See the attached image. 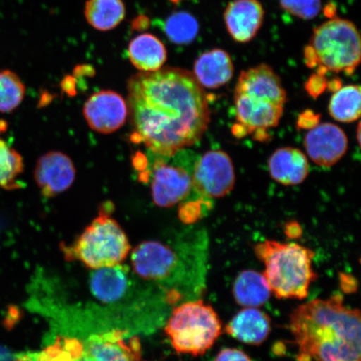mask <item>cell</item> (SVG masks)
Masks as SVG:
<instances>
[{
	"instance_id": "obj_1",
	"label": "cell",
	"mask_w": 361,
	"mask_h": 361,
	"mask_svg": "<svg viewBox=\"0 0 361 361\" xmlns=\"http://www.w3.org/2000/svg\"><path fill=\"white\" fill-rule=\"evenodd\" d=\"M134 142L169 156L200 141L210 121L204 90L190 71L165 67L139 72L128 81Z\"/></svg>"
},
{
	"instance_id": "obj_2",
	"label": "cell",
	"mask_w": 361,
	"mask_h": 361,
	"mask_svg": "<svg viewBox=\"0 0 361 361\" xmlns=\"http://www.w3.org/2000/svg\"><path fill=\"white\" fill-rule=\"evenodd\" d=\"M288 329L297 361H360V312L347 307L338 293L298 306Z\"/></svg>"
},
{
	"instance_id": "obj_3",
	"label": "cell",
	"mask_w": 361,
	"mask_h": 361,
	"mask_svg": "<svg viewBox=\"0 0 361 361\" xmlns=\"http://www.w3.org/2000/svg\"><path fill=\"white\" fill-rule=\"evenodd\" d=\"M209 258L206 230L192 227L165 240L139 243L130 254V264L140 278L171 284L180 299L193 300L206 290Z\"/></svg>"
},
{
	"instance_id": "obj_4",
	"label": "cell",
	"mask_w": 361,
	"mask_h": 361,
	"mask_svg": "<svg viewBox=\"0 0 361 361\" xmlns=\"http://www.w3.org/2000/svg\"><path fill=\"white\" fill-rule=\"evenodd\" d=\"M264 264V276L278 299L304 300L310 284L318 278L312 269L315 252L296 243L265 240L255 247Z\"/></svg>"
},
{
	"instance_id": "obj_5",
	"label": "cell",
	"mask_w": 361,
	"mask_h": 361,
	"mask_svg": "<svg viewBox=\"0 0 361 361\" xmlns=\"http://www.w3.org/2000/svg\"><path fill=\"white\" fill-rule=\"evenodd\" d=\"M164 331L178 354L202 355L222 335V322L210 305L202 300H188L173 310Z\"/></svg>"
},
{
	"instance_id": "obj_6",
	"label": "cell",
	"mask_w": 361,
	"mask_h": 361,
	"mask_svg": "<svg viewBox=\"0 0 361 361\" xmlns=\"http://www.w3.org/2000/svg\"><path fill=\"white\" fill-rule=\"evenodd\" d=\"M309 47L314 56L316 72L353 75L360 63V36L350 20L335 17L315 28Z\"/></svg>"
},
{
	"instance_id": "obj_7",
	"label": "cell",
	"mask_w": 361,
	"mask_h": 361,
	"mask_svg": "<svg viewBox=\"0 0 361 361\" xmlns=\"http://www.w3.org/2000/svg\"><path fill=\"white\" fill-rule=\"evenodd\" d=\"M128 236L109 214H102L85 228L73 245L64 248L67 260L93 270L123 263L130 252Z\"/></svg>"
},
{
	"instance_id": "obj_8",
	"label": "cell",
	"mask_w": 361,
	"mask_h": 361,
	"mask_svg": "<svg viewBox=\"0 0 361 361\" xmlns=\"http://www.w3.org/2000/svg\"><path fill=\"white\" fill-rule=\"evenodd\" d=\"M148 174L153 202L171 207L186 200L192 192V174L197 157L187 149L169 156L155 155Z\"/></svg>"
},
{
	"instance_id": "obj_9",
	"label": "cell",
	"mask_w": 361,
	"mask_h": 361,
	"mask_svg": "<svg viewBox=\"0 0 361 361\" xmlns=\"http://www.w3.org/2000/svg\"><path fill=\"white\" fill-rule=\"evenodd\" d=\"M234 184L235 171L227 153L213 150L197 157L192 174V192L197 200L223 197L233 190Z\"/></svg>"
},
{
	"instance_id": "obj_10",
	"label": "cell",
	"mask_w": 361,
	"mask_h": 361,
	"mask_svg": "<svg viewBox=\"0 0 361 361\" xmlns=\"http://www.w3.org/2000/svg\"><path fill=\"white\" fill-rule=\"evenodd\" d=\"M123 329H112L88 338L84 343L80 361H140L141 341L137 336L128 337Z\"/></svg>"
},
{
	"instance_id": "obj_11",
	"label": "cell",
	"mask_w": 361,
	"mask_h": 361,
	"mask_svg": "<svg viewBox=\"0 0 361 361\" xmlns=\"http://www.w3.org/2000/svg\"><path fill=\"white\" fill-rule=\"evenodd\" d=\"M83 114L94 132L111 134L125 124L128 116V103L114 90H101L92 94L85 102Z\"/></svg>"
},
{
	"instance_id": "obj_12",
	"label": "cell",
	"mask_w": 361,
	"mask_h": 361,
	"mask_svg": "<svg viewBox=\"0 0 361 361\" xmlns=\"http://www.w3.org/2000/svg\"><path fill=\"white\" fill-rule=\"evenodd\" d=\"M76 176L73 161L61 152L52 151L39 158L34 178L45 197L65 192L73 185Z\"/></svg>"
},
{
	"instance_id": "obj_13",
	"label": "cell",
	"mask_w": 361,
	"mask_h": 361,
	"mask_svg": "<svg viewBox=\"0 0 361 361\" xmlns=\"http://www.w3.org/2000/svg\"><path fill=\"white\" fill-rule=\"evenodd\" d=\"M305 147L307 154L314 164L331 168L345 156L348 149V138L340 126L322 123L307 133Z\"/></svg>"
},
{
	"instance_id": "obj_14",
	"label": "cell",
	"mask_w": 361,
	"mask_h": 361,
	"mask_svg": "<svg viewBox=\"0 0 361 361\" xmlns=\"http://www.w3.org/2000/svg\"><path fill=\"white\" fill-rule=\"evenodd\" d=\"M224 19L234 42L248 43L258 35L264 20V10L259 0H233L225 8Z\"/></svg>"
},
{
	"instance_id": "obj_15",
	"label": "cell",
	"mask_w": 361,
	"mask_h": 361,
	"mask_svg": "<svg viewBox=\"0 0 361 361\" xmlns=\"http://www.w3.org/2000/svg\"><path fill=\"white\" fill-rule=\"evenodd\" d=\"M235 92L264 99L283 106L287 101L281 78L272 67L266 64L243 71L239 75Z\"/></svg>"
},
{
	"instance_id": "obj_16",
	"label": "cell",
	"mask_w": 361,
	"mask_h": 361,
	"mask_svg": "<svg viewBox=\"0 0 361 361\" xmlns=\"http://www.w3.org/2000/svg\"><path fill=\"white\" fill-rule=\"evenodd\" d=\"M89 284L96 299L103 303H114L123 300L132 288L130 270L121 264L94 270Z\"/></svg>"
},
{
	"instance_id": "obj_17",
	"label": "cell",
	"mask_w": 361,
	"mask_h": 361,
	"mask_svg": "<svg viewBox=\"0 0 361 361\" xmlns=\"http://www.w3.org/2000/svg\"><path fill=\"white\" fill-rule=\"evenodd\" d=\"M231 56L222 49L202 53L194 63L193 76L201 87L216 89L229 82L233 76Z\"/></svg>"
},
{
	"instance_id": "obj_18",
	"label": "cell",
	"mask_w": 361,
	"mask_h": 361,
	"mask_svg": "<svg viewBox=\"0 0 361 361\" xmlns=\"http://www.w3.org/2000/svg\"><path fill=\"white\" fill-rule=\"evenodd\" d=\"M269 171L277 183L295 186L304 182L310 171L309 161L300 149L283 147L275 151L269 160Z\"/></svg>"
},
{
	"instance_id": "obj_19",
	"label": "cell",
	"mask_w": 361,
	"mask_h": 361,
	"mask_svg": "<svg viewBox=\"0 0 361 361\" xmlns=\"http://www.w3.org/2000/svg\"><path fill=\"white\" fill-rule=\"evenodd\" d=\"M271 331L269 316L257 308H245L225 326L228 336L247 345H260Z\"/></svg>"
},
{
	"instance_id": "obj_20",
	"label": "cell",
	"mask_w": 361,
	"mask_h": 361,
	"mask_svg": "<svg viewBox=\"0 0 361 361\" xmlns=\"http://www.w3.org/2000/svg\"><path fill=\"white\" fill-rule=\"evenodd\" d=\"M128 57L140 72H154L164 68L168 52L157 36L145 33L135 36L130 42Z\"/></svg>"
},
{
	"instance_id": "obj_21",
	"label": "cell",
	"mask_w": 361,
	"mask_h": 361,
	"mask_svg": "<svg viewBox=\"0 0 361 361\" xmlns=\"http://www.w3.org/2000/svg\"><path fill=\"white\" fill-rule=\"evenodd\" d=\"M233 293L237 303L245 308L264 305L271 295L264 274L255 270L242 271L238 275L233 283Z\"/></svg>"
},
{
	"instance_id": "obj_22",
	"label": "cell",
	"mask_w": 361,
	"mask_h": 361,
	"mask_svg": "<svg viewBox=\"0 0 361 361\" xmlns=\"http://www.w3.org/2000/svg\"><path fill=\"white\" fill-rule=\"evenodd\" d=\"M84 15L90 26L106 32L114 30L123 21L126 6L123 0H87Z\"/></svg>"
},
{
	"instance_id": "obj_23",
	"label": "cell",
	"mask_w": 361,
	"mask_h": 361,
	"mask_svg": "<svg viewBox=\"0 0 361 361\" xmlns=\"http://www.w3.org/2000/svg\"><path fill=\"white\" fill-rule=\"evenodd\" d=\"M360 87L349 85L334 92L329 101L328 110L333 119L349 123L358 120L361 113Z\"/></svg>"
},
{
	"instance_id": "obj_24",
	"label": "cell",
	"mask_w": 361,
	"mask_h": 361,
	"mask_svg": "<svg viewBox=\"0 0 361 361\" xmlns=\"http://www.w3.org/2000/svg\"><path fill=\"white\" fill-rule=\"evenodd\" d=\"M83 351L84 343L78 338L60 336L39 353L22 355L18 361H80Z\"/></svg>"
},
{
	"instance_id": "obj_25",
	"label": "cell",
	"mask_w": 361,
	"mask_h": 361,
	"mask_svg": "<svg viewBox=\"0 0 361 361\" xmlns=\"http://www.w3.org/2000/svg\"><path fill=\"white\" fill-rule=\"evenodd\" d=\"M200 25L192 13L186 11L175 12L166 21L165 33L171 42L188 44L196 39Z\"/></svg>"
},
{
	"instance_id": "obj_26",
	"label": "cell",
	"mask_w": 361,
	"mask_h": 361,
	"mask_svg": "<svg viewBox=\"0 0 361 361\" xmlns=\"http://www.w3.org/2000/svg\"><path fill=\"white\" fill-rule=\"evenodd\" d=\"M24 171V161L16 149L0 138V188L11 190L20 187L18 178Z\"/></svg>"
},
{
	"instance_id": "obj_27",
	"label": "cell",
	"mask_w": 361,
	"mask_h": 361,
	"mask_svg": "<svg viewBox=\"0 0 361 361\" xmlns=\"http://www.w3.org/2000/svg\"><path fill=\"white\" fill-rule=\"evenodd\" d=\"M25 92V85L16 72L0 71V113L16 110L24 101Z\"/></svg>"
},
{
	"instance_id": "obj_28",
	"label": "cell",
	"mask_w": 361,
	"mask_h": 361,
	"mask_svg": "<svg viewBox=\"0 0 361 361\" xmlns=\"http://www.w3.org/2000/svg\"><path fill=\"white\" fill-rule=\"evenodd\" d=\"M283 11L305 20L317 17L322 8V0H279Z\"/></svg>"
},
{
	"instance_id": "obj_29",
	"label": "cell",
	"mask_w": 361,
	"mask_h": 361,
	"mask_svg": "<svg viewBox=\"0 0 361 361\" xmlns=\"http://www.w3.org/2000/svg\"><path fill=\"white\" fill-rule=\"evenodd\" d=\"M328 80L324 75L319 74L315 72L314 74L310 76L305 84V89L314 99H317L320 94H322L327 90Z\"/></svg>"
},
{
	"instance_id": "obj_30",
	"label": "cell",
	"mask_w": 361,
	"mask_h": 361,
	"mask_svg": "<svg viewBox=\"0 0 361 361\" xmlns=\"http://www.w3.org/2000/svg\"><path fill=\"white\" fill-rule=\"evenodd\" d=\"M214 361H252L245 351L235 348H226L216 355Z\"/></svg>"
},
{
	"instance_id": "obj_31",
	"label": "cell",
	"mask_w": 361,
	"mask_h": 361,
	"mask_svg": "<svg viewBox=\"0 0 361 361\" xmlns=\"http://www.w3.org/2000/svg\"><path fill=\"white\" fill-rule=\"evenodd\" d=\"M319 114H316V113L311 110H306L300 115L297 124L300 128L312 129L319 125Z\"/></svg>"
},
{
	"instance_id": "obj_32",
	"label": "cell",
	"mask_w": 361,
	"mask_h": 361,
	"mask_svg": "<svg viewBox=\"0 0 361 361\" xmlns=\"http://www.w3.org/2000/svg\"><path fill=\"white\" fill-rule=\"evenodd\" d=\"M286 234L290 238H296L301 235L300 226L296 223L288 224L286 226Z\"/></svg>"
},
{
	"instance_id": "obj_33",
	"label": "cell",
	"mask_w": 361,
	"mask_h": 361,
	"mask_svg": "<svg viewBox=\"0 0 361 361\" xmlns=\"http://www.w3.org/2000/svg\"><path fill=\"white\" fill-rule=\"evenodd\" d=\"M342 87V82L341 79L336 78L331 80H328L327 89L331 92H336L338 90Z\"/></svg>"
},
{
	"instance_id": "obj_34",
	"label": "cell",
	"mask_w": 361,
	"mask_h": 361,
	"mask_svg": "<svg viewBox=\"0 0 361 361\" xmlns=\"http://www.w3.org/2000/svg\"><path fill=\"white\" fill-rule=\"evenodd\" d=\"M336 7L334 4H329V6L324 8V13H326V17L329 18V19H333V18L336 16Z\"/></svg>"
},
{
	"instance_id": "obj_35",
	"label": "cell",
	"mask_w": 361,
	"mask_h": 361,
	"mask_svg": "<svg viewBox=\"0 0 361 361\" xmlns=\"http://www.w3.org/2000/svg\"><path fill=\"white\" fill-rule=\"evenodd\" d=\"M357 130H357V140H358V141H357V142H358L359 143H360V123H359V125H358V128H357Z\"/></svg>"
},
{
	"instance_id": "obj_36",
	"label": "cell",
	"mask_w": 361,
	"mask_h": 361,
	"mask_svg": "<svg viewBox=\"0 0 361 361\" xmlns=\"http://www.w3.org/2000/svg\"><path fill=\"white\" fill-rule=\"evenodd\" d=\"M170 1L177 3V1H180V0H170Z\"/></svg>"
}]
</instances>
